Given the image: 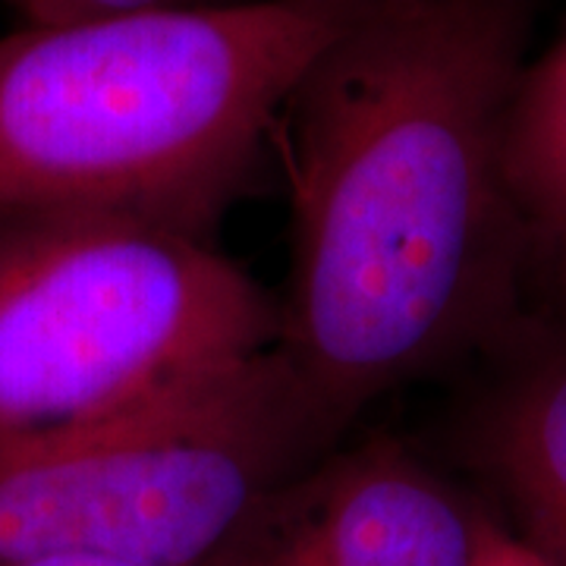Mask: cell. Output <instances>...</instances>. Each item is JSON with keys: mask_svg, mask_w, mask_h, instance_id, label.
<instances>
[{"mask_svg": "<svg viewBox=\"0 0 566 566\" xmlns=\"http://www.w3.org/2000/svg\"><path fill=\"white\" fill-rule=\"evenodd\" d=\"M504 174L535 264L566 243V32L520 73L506 107Z\"/></svg>", "mask_w": 566, "mask_h": 566, "instance_id": "cell-7", "label": "cell"}, {"mask_svg": "<svg viewBox=\"0 0 566 566\" xmlns=\"http://www.w3.org/2000/svg\"><path fill=\"white\" fill-rule=\"evenodd\" d=\"M331 447L274 353L0 447V566H205L262 497Z\"/></svg>", "mask_w": 566, "mask_h": 566, "instance_id": "cell-4", "label": "cell"}, {"mask_svg": "<svg viewBox=\"0 0 566 566\" xmlns=\"http://www.w3.org/2000/svg\"><path fill=\"white\" fill-rule=\"evenodd\" d=\"M479 510L409 447L375 438L281 482L205 566H472Z\"/></svg>", "mask_w": 566, "mask_h": 566, "instance_id": "cell-5", "label": "cell"}, {"mask_svg": "<svg viewBox=\"0 0 566 566\" xmlns=\"http://www.w3.org/2000/svg\"><path fill=\"white\" fill-rule=\"evenodd\" d=\"M538 262H545L551 268V277H554V290H557V296H560V318L557 322H566V243H560L557 249H551L545 259H538Z\"/></svg>", "mask_w": 566, "mask_h": 566, "instance_id": "cell-10", "label": "cell"}, {"mask_svg": "<svg viewBox=\"0 0 566 566\" xmlns=\"http://www.w3.org/2000/svg\"><path fill=\"white\" fill-rule=\"evenodd\" d=\"M532 22L535 0H371L283 111L293 243L274 356L327 441L526 322L504 126Z\"/></svg>", "mask_w": 566, "mask_h": 566, "instance_id": "cell-1", "label": "cell"}, {"mask_svg": "<svg viewBox=\"0 0 566 566\" xmlns=\"http://www.w3.org/2000/svg\"><path fill=\"white\" fill-rule=\"evenodd\" d=\"M22 13L25 25H66V22L107 20L145 10H174V7H208L233 0H10Z\"/></svg>", "mask_w": 566, "mask_h": 566, "instance_id": "cell-8", "label": "cell"}, {"mask_svg": "<svg viewBox=\"0 0 566 566\" xmlns=\"http://www.w3.org/2000/svg\"><path fill=\"white\" fill-rule=\"evenodd\" d=\"M371 0H233L0 39V214H120L211 240L283 111Z\"/></svg>", "mask_w": 566, "mask_h": 566, "instance_id": "cell-2", "label": "cell"}, {"mask_svg": "<svg viewBox=\"0 0 566 566\" xmlns=\"http://www.w3.org/2000/svg\"><path fill=\"white\" fill-rule=\"evenodd\" d=\"M277 346V300L211 240L0 214V447L111 419Z\"/></svg>", "mask_w": 566, "mask_h": 566, "instance_id": "cell-3", "label": "cell"}, {"mask_svg": "<svg viewBox=\"0 0 566 566\" xmlns=\"http://www.w3.org/2000/svg\"><path fill=\"white\" fill-rule=\"evenodd\" d=\"M17 566H136V564H117V560H95V557H48V560H29Z\"/></svg>", "mask_w": 566, "mask_h": 566, "instance_id": "cell-11", "label": "cell"}, {"mask_svg": "<svg viewBox=\"0 0 566 566\" xmlns=\"http://www.w3.org/2000/svg\"><path fill=\"white\" fill-rule=\"evenodd\" d=\"M472 419V453L520 535L566 566V322H523Z\"/></svg>", "mask_w": 566, "mask_h": 566, "instance_id": "cell-6", "label": "cell"}, {"mask_svg": "<svg viewBox=\"0 0 566 566\" xmlns=\"http://www.w3.org/2000/svg\"><path fill=\"white\" fill-rule=\"evenodd\" d=\"M472 566H554L535 545L513 528H506L501 520H494L485 506L479 510L475 523V551Z\"/></svg>", "mask_w": 566, "mask_h": 566, "instance_id": "cell-9", "label": "cell"}]
</instances>
